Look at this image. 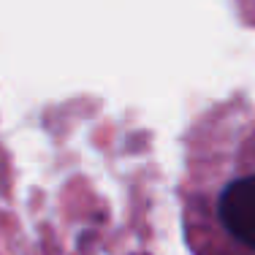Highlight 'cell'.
Instances as JSON below:
<instances>
[{
  "label": "cell",
  "mask_w": 255,
  "mask_h": 255,
  "mask_svg": "<svg viewBox=\"0 0 255 255\" xmlns=\"http://www.w3.org/2000/svg\"><path fill=\"white\" fill-rule=\"evenodd\" d=\"M220 220L236 239L255 250V177L236 179L223 190Z\"/></svg>",
  "instance_id": "obj_1"
}]
</instances>
